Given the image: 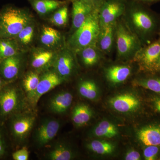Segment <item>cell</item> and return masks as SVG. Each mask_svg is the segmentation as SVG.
<instances>
[{
    "label": "cell",
    "instance_id": "1",
    "mask_svg": "<svg viewBox=\"0 0 160 160\" xmlns=\"http://www.w3.org/2000/svg\"><path fill=\"white\" fill-rule=\"evenodd\" d=\"M129 29L141 40L143 46L156 39L160 29V15L149 6L134 0H127L122 17Z\"/></svg>",
    "mask_w": 160,
    "mask_h": 160
},
{
    "label": "cell",
    "instance_id": "2",
    "mask_svg": "<svg viewBox=\"0 0 160 160\" xmlns=\"http://www.w3.org/2000/svg\"><path fill=\"white\" fill-rule=\"evenodd\" d=\"M115 45L118 58L124 61L134 60L143 46L141 40L129 29L122 18L117 22Z\"/></svg>",
    "mask_w": 160,
    "mask_h": 160
},
{
    "label": "cell",
    "instance_id": "3",
    "mask_svg": "<svg viewBox=\"0 0 160 160\" xmlns=\"http://www.w3.org/2000/svg\"><path fill=\"white\" fill-rule=\"evenodd\" d=\"M100 29L98 10H95L72 33L68 40V47L76 53L87 46L95 45Z\"/></svg>",
    "mask_w": 160,
    "mask_h": 160
},
{
    "label": "cell",
    "instance_id": "4",
    "mask_svg": "<svg viewBox=\"0 0 160 160\" xmlns=\"http://www.w3.org/2000/svg\"><path fill=\"white\" fill-rule=\"evenodd\" d=\"M28 12L13 7H6L0 12V37L9 38L16 37L31 22Z\"/></svg>",
    "mask_w": 160,
    "mask_h": 160
},
{
    "label": "cell",
    "instance_id": "5",
    "mask_svg": "<svg viewBox=\"0 0 160 160\" xmlns=\"http://www.w3.org/2000/svg\"><path fill=\"white\" fill-rule=\"evenodd\" d=\"M133 61H136L142 70L154 73L158 71L160 62V40L158 38L142 46Z\"/></svg>",
    "mask_w": 160,
    "mask_h": 160
},
{
    "label": "cell",
    "instance_id": "6",
    "mask_svg": "<svg viewBox=\"0 0 160 160\" xmlns=\"http://www.w3.org/2000/svg\"><path fill=\"white\" fill-rule=\"evenodd\" d=\"M127 0H104L98 9L100 26L116 22L126 11Z\"/></svg>",
    "mask_w": 160,
    "mask_h": 160
},
{
    "label": "cell",
    "instance_id": "7",
    "mask_svg": "<svg viewBox=\"0 0 160 160\" xmlns=\"http://www.w3.org/2000/svg\"><path fill=\"white\" fill-rule=\"evenodd\" d=\"M76 54L67 46L56 55L53 64L54 70L64 81L69 79L75 71Z\"/></svg>",
    "mask_w": 160,
    "mask_h": 160
},
{
    "label": "cell",
    "instance_id": "8",
    "mask_svg": "<svg viewBox=\"0 0 160 160\" xmlns=\"http://www.w3.org/2000/svg\"><path fill=\"white\" fill-rule=\"evenodd\" d=\"M21 105L20 93L16 88L8 87L0 92V113L3 116L12 114Z\"/></svg>",
    "mask_w": 160,
    "mask_h": 160
},
{
    "label": "cell",
    "instance_id": "9",
    "mask_svg": "<svg viewBox=\"0 0 160 160\" xmlns=\"http://www.w3.org/2000/svg\"><path fill=\"white\" fill-rule=\"evenodd\" d=\"M109 103L112 109L121 113L133 112L141 106L138 98L131 93L117 95L109 99Z\"/></svg>",
    "mask_w": 160,
    "mask_h": 160
},
{
    "label": "cell",
    "instance_id": "10",
    "mask_svg": "<svg viewBox=\"0 0 160 160\" xmlns=\"http://www.w3.org/2000/svg\"><path fill=\"white\" fill-rule=\"evenodd\" d=\"M61 127V123L58 120L48 119L43 121L36 132L35 139L39 146H46L53 139Z\"/></svg>",
    "mask_w": 160,
    "mask_h": 160
},
{
    "label": "cell",
    "instance_id": "11",
    "mask_svg": "<svg viewBox=\"0 0 160 160\" xmlns=\"http://www.w3.org/2000/svg\"><path fill=\"white\" fill-rule=\"evenodd\" d=\"M64 82L58 73L55 71L47 72L40 77L39 82L35 92L32 102L34 104L38 102L40 98L52 89L61 85Z\"/></svg>",
    "mask_w": 160,
    "mask_h": 160
},
{
    "label": "cell",
    "instance_id": "12",
    "mask_svg": "<svg viewBox=\"0 0 160 160\" xmlns=\"http://www.w3.org/2000/svg\"><path fill=\"white\" fill-rule=\"evenodd\" d=\"M116 23L100 26L96 45L104 54L110 53L115 45Z\"/></svg>",
    "mask_w": 160,
    "mask_h": 160
},
{
    "label": "cell",
    "instance_id": "13",
    "mask_svg": "<svg viewBox=\"0 0 160 160\" xmlns=\"http://www.w3.org/2000/svg\"><path fill=\"white\" fill-rule=\"evenodd\" d=\"M70 2L72 6V31L73 32L82 25L92 12L98 9L82 0H70Z\"/></svg>",
    "mask_w": 160,
    "mask_h": 160
},
{
    "label": "cell",
    "instance_id": "14",
    "mask_svg": "<svg viewBox=\"0 0 160 160\" xmlns=\"http://www.w3.org/2000/svg\"><path fill=\"white\" fill-rule=\"evenodd\" d=\"M132 73V68L129 65H111L104 69L107 81L112 85L122 84L128 79Z\"/></svg>",
    "mask_w": 160,
    "mask_h": 160
},
{
    "label": "cell",
    "instance_id": "15",
    "mask_svg": "<svg viewBox=\"0 0 160 160\" xmlns=\"http://www.w3.org/2000/svg\"><path fill=\"white\" fill-rule=\"evenodd\" d=\"M35 120V118L30 114L21 115L13 119L11 130L14 137L20 140L26 138L33 127Z\"/></svg>",
    "mask_w": 160,
    "mask_h": 160
},
{
    "label": "cell",
    "instance_id": "16",
    "mask_svg": "<svg viewBox=\"0 0 160 160\" xmlns=\"http://www.w3.org/2000/svg\"><path fill=\"white\" fill-rule=\"evenodd\" d=\"M137 137L146 146H160V124H152L142 127L138 131Z\"/></svg>",
    "mask_w": 160,
    "mask_h": 160
},
{
    "label": "cell",
    "instance_id": "17",
    "mask_svg": "<svg viewBox=\"0 0 160 160\" xmlns=\"http://www.w3.org/2000/svg\"><path fill=\"white\" fill-rule=\"evenodd\" d=\"M73 99L72 94L69 92L62 91L54 95L50 100L49 110L56 114L65 113L71 106Z\"/></svg>",
    "mask_w": 160,
    "mask_h": 160
},
{
    "label": "cell",
    "instance_id": "18",
    "mask_svg": "<svg viewBox=\"0 0 160 160\" xmlns=\"http://www.w3.org/2000/svg\"><path fill=\"white\" fill-rule=\"evenodd\" d=\"M76 54L80 57L84 66L88 68L96 65L105 55L96 45L85 47L77 52Z\"/></svg>",
    "mask_w": 160,
    "mask_h": 160
},
{
    "label": "cell",
    "instance_id": "19",
    "mask_svg": "<svg viewBox=\"0 0 160 160\" xmlns=\"http://www.w3.org/2000/svg\"><path fill=\"white\" fill-rule=\"evenodd\" d=\"M21 64V59L17 55L3 59L0 63V73L5 79H13L18 74Z\"/></svg>",
    "mask_w": 160,
    "mask_h": 160
},
{
    "label": "cell",
    "instance_id": "20",
    "mask_svg": "<svg viewBox=\"0 0 160 160\" xmlns=\"http://www.w3.org/2000/svg\"><path fill=\"white\" fill-rule=\"evenodd\" d=\"M69 1L62 0H29L33 9L41 15L49 14L56 11Z\"/></svg>",
    "mask_w": 160,
    "mask_h": 160
},
{
    "label": "cell",
    "instance_id": "21",
    "mask_svg": "<svg viewBox=\"0 0 160 160\" xmlns=\"http://www.w3.org/2000/svg\"><path fill=\"white\" fill-rule=\"evenodd\" d=\"M93 112L88 105L80 103L75 106L72 113V120L77 127L85 126L91 119Z\"/></svg>",
    "mask_w": 160,
    "mask_h": 160
},
{
    "label": "cell",
    "instance_id": "22",
    "mask_svg": "<svg viewBox=\"0 0 160 160\" xmlns=\"http://www.w3.org/2000/svg\"><path fill=\"white\" fill-rule=\"evenodd\" d=\"M118 133V129L116 125L109 121L104 120L95 126L91 134L96 137L112 138Z\"/></svg>",
    "mask_w": 160,
    "mask_h": 160
},
{
    "label": "cell",
    "instance_id": "23",
    "mask_svg": "<svg viewBox=\"0 0 160 160\" xmlns=\"http://www.w3.org/2000/svg\"><path fill=\"white\" fill-rule=\"evenodd\" d=\"M56 55L53 52L45 49H38L32 54L31 65L36 69L45 68L53 61Z\"/></svg>",
    "mask_w": 160,
    "mask_h": 160
},
{
    "label": "cell",
    "instance_id": "24",
    "mask_svg": "<svg viewBox=\"0 0 160 160\" xmlns=\"http://www.w3.org/2000/svg\"><path fill=\"white\" fill-rule=\"evenodd\" d=\"M74 152L70 146L64 143L57 144L47 154L50 160H70L74 158Z\"/></svg>",
    "mask_w": 160,
    "mask_h": 160
},
{
    "label": "cell",
    "instance_id": "25",
    "mask_svg": "<svg viewBox=\"0 0 160 160\" xmlns=\"http://www.w3.org/2000/svg\"><path fill=\"white\" fill-rule=\"evenodd\" d=\"M78 91L80 95L88 100L96 99L98 96V87L94 80H82L78 85Z\"/></svg>",
    "mask_w": 160,
    "mask_h": 160
},
{
    "label": "cell",
    "instance_id": "26",
    "mask_svg": "<svg viewBox=\"0 0 160 160\" xmlns=\"http://www.w3.org/2000/svg\"><path fill=\"white\" fill-rule=\"evenodd\" d=\"M62 38V35L56 29L49 26H44L42 29L40 40L44 46L54 47L59 44Z\"/></svg>",
    "mask_w": 160,
    "mask_h": 160
},
{
    "label": "cell",
    "instance_id": "27",
    "mask_svg": "<svg viewBox=\"0 0 160 160\" xmlns=\"http://www.w3.org/2000/svg\"><path fill=\"white\" fill-rule=\"evenodd\" d=\"M86 148L89 151L101 155L112 154L115 149V146L112 143L99 140L89 142L86 144Z\"/></svg>",
    "mask_w": 160,
    "mask_h": 160
},
{
    "label": "cell",
    "instance_id": "28",
    "mask_svg": "<svg viewBox=\"0 0 160 160\" xmlns=\"http://www.w3.org/2000/svg\"><path fill=\"white\" fill-rule=\"evenodd\" d=\"M40 77L34 72H29L23 80V87L28 98L32 100L39 82Z\"/></svg>",
    "mask_w": 160,
    "mask_h": 160
},
{
    "label": "cell",
    "instance_id": "29",
    "mask_svg": "<svg viewBox=\"0 0 160 160\" xmlns=\"http://www.w3.org/2000/svg\"><path fill=\"white\" fill-rule=\"evenodd\" d=\"M134 83L160 95V77L149 76L138 78L134 80Z\"/></svg>",
    "mask_w": 160,
    "mask_h": 160
},
{
    "label": "cell",
    "instance_id": "30",
    "mask_svg": "<svg viewBox=\"0 0 160 160\" xmlns=\"http://www.w3.org/2000/svg\"><path fill=\"white\" fill-rule=\"evenodd\" d=\"M56 10L50 18L52 24L58 26H66L69 20V9L67 4Z\"/></svg>",
    "mask_w": 160,
    "mask_h": 160
},
{
    "label": "cell",
    "instance_id": "31",
    "mask_svg": "<svg viewBox=\"0 0 160 160\" xmlns=\"http://www.w3.org/2000/svg\"><path fill=\"white\" fill-rule=\"evenodd\" d=\"M18 52L17 46L11 41L0 40V58L5 59L17 55Z\"/></svg>",
    "mask_w": 160,
    "mask_h": 160
},
{
    "label": "cell",
    "instance_id": "32",
    "mask_svg": "<svg viewBox=\"0 0 160 160\" xmlns=\"http://www.w3.org/2000/svg\"><path fill=\"white\" fill-rule=\"evenodd\" d=\"M31 22L25 26L16 36L19 42L23 46L29 45L34 37V26Z\"/></svg>",
    "mask_w": 160,
    "mask_h": 160
},
{
    "label": "cell",
    "instance_id": "33",
    "mask_svg": "<svg viewBox=\"0 0 160 160\" xmlns=\"http://www.w3.org/2000/svg\"><path fill=\"white\" fill-rule=\"evenodd\" d=\"M160 146H146L143 151V156L146 160L157 159L160 152Z\"/></svg>",
    "mask_w": 160,
    "mask_h": 160
},
{
    "label": "cell",
    "instance_id": "34",
    "mask_svg": "<svg viewBox=\"0 0 160 160\" xmlns=\"http://www.w3.org/2000/svg\"><path fill=\"white\" fill-rule=\"evenodd\" d=\"M12 157L14 160H28L29 157V151L26 147H23L13 152Z\"/></svg>",
    "mask_w": 160,
    "mask_h": 160
},
{
    "label": "cell",
    "instance_id": "35",
    "mask_svg": "<svg viewBox=\"0 0 160 160\" xmlns=\"http://www.w3.org/2000/svg\"><path fill=\"white\" fill-rule=\"evenodd\" d=\"M126 160H140L141 159V154L138 152L131 150L126 153L125 157Z\"/></svg>",
    "mask_w": 160,
    "mask_h": 160
},
{
    "label": "cell",
    "instance_id": "36",
    "mask_svg": "<svg viewBox=\"0 0 160 160\" xmlns=\"http://www.w3.org/2000/svg\"><path fill=\"white\" fill-rule=\"evenodd\" d=\"M82 1L89 4L94 9L98 10L99 8L102 5L104 0H82Z\"/></svg>",
    "mask_w": 160,
    "mask_h": 160
},
{
    "label": "cell",
    "instance_id": "37",
    "mask_svg": "<svg viewBox=\"0 0 160 160\" xmlns=\"http://www.w3.org/2000/svg\"><path fill=\"white\" fill-rule=\"evenodd\" d=\"M152 103L154 109L160 112V97L158 96L154 97L152 98Z\"/></svg>",
    "mask_w": 160,
    "mask_h": 160
},
{
    "label": "cell",
    "instance_id": "38",
    "mask_svg": "<svg viewBox=\"0 0 160 160\" xmlns=\"http://www.w3.org/2000/svg\"><path fill=\"white\" fill-rule=\"evenodd\" d=\"M134 1L148 6H150V5L160 2V0H134Z\"/></svg>",
    "mask_w": 160,
    "mask_h": 160
},
{
    "label": "cell",
    "instance_id": "39",
    "mask_svg": "<svg viewBox=\"0 0 160 160\" xmlns=\"http://www.w3.org/2000/svg\"><path fill=\"white\" fill-rule=\"evenodd\" d=\"M5 152V147L4 142L0 134V157L2 156Z\"/></svg>",
    "mask_w": 160,
    "mask_h": 160
},
{
    "label": "cell",
    "instance_id": "40",
    "mask_svg": "<svg viewBox=\"0 0 160 160\" xmlns=\"http://www.w3.org/2000/svg\"><path fill=\"white\" fill-rule=\"evenodd\" d=\"M158 38L160 40V29L158 33Z\"/></svg>",
    "mask_w": 160,
    "mask_h": 160
},
{
    "label": "cell",
    "instance_id": "41",
    "mask_svg": "<svg viewBox=\"0 0 160 160\" xmlns=\"http://www.w3.org/2000/svg\"><path fill=\"white\" fill-rule=\"evenodd\" d=\"M158 71H160V62L159 64L158 69Z\"/></svg>",
    "mask_w": 160,
    "mask_h": 160
},
{
    "label": "cell",
    "instance_id": "42",
    "mask_svg": "<svg viewBox=\"0 0 160 160\" xmlns=\"http://www.w3.org/2000/svg\"><path fill=\"white\" fill-rule=\"evenodd\" d=\"M1 84H2V82H1V80L0 79V86H1Z\"/></svg>",
    "mask_w": 160,
    "mask_h": 160
},
{
    "label": "cell",
    "instance_id": "43",
    "mask_svg": "<svg viewBox=\"0 0 160 160\" xmlns=\"http://www.w3.org/2000/svg\"><path fill=\"white\" fill-rule=\"evenodd\" d=\"M62 1H67V0H62Z\"/></svg>",
    "mask_w": 160,
    "mask_h": 160
},
{
    "label": "cell",
    "instance_id": "44",
    "mask_svg": "<svg viewBox=\"0 0 160 160\" xmlns=\"http://www.w3.org/2000/svg\"><path fill=\"white\" fill-rule=\"evenodd\" d=\"M0 59H1V58H0Z\"/></svg>",
    "mask_w": 160,
    "mask_h": 160
}]
</instances>
